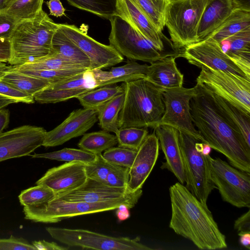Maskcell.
Listing matches in <instances>:
<instances>
[{
  "instance_id": "6da1fadb",
  "label": "cell",
  "mask_w": 250,
  "mask_h": 250,
  "mask_svg": "<svg viewBox=\"0 0 250 250\" xmlns=\"http://www.w3.org/2000/svg\"><path fill=\"white\" fill-rule=\"evenodd\" d=\"M190 101L192 122L205 143L223 154L232 166L250 173V146L238 127L218 105L211 91L197 83Z\"/></svg>"
},
{
  "instance_id": "7a4b0ae2",
  "label": "cell",
  "mask_w": 250,
  "mask_h": 250,
  "mask_svg": "<svg viewBox=\"0 0 250 250\" xmlns=\"http://www.w3.org/2000/svg\"><path fill=\"white\" fill-rule=\"evenodd\" d=\"M171 215L169 227L191 241L201 250L227 248L225 235L220 231L207 204L200 201L180 183L169 187Z\"/></svg>"
},
{
  "instance_id": "3957f363",
  "label": "cell",
  "mask_w": 250,
  "mask_h": 250,
  "mask_svg": "<svg viewBox=\"0 0 250 250\" xmlns=\"http://www.w3.org/2000/svg\"><path fill=\"white\" fill-rule=\"evenodd\" d=\"M125 100L118 118L119 128L158 125L164 111L163 90L146 79L123 83Z\"/></svg>"
},
{
  "instance_id": "277c9868",
  "label": "cell",
  "mask_w": 250,
  "mask_h": 250,
  "mask_svg": "<svg viewBox=\"0 0 250 250\" xmlns=\"http://www.w3.org/2000/svg\"><path fill=\"white\" fill-rule=\"evenodd\" d=\"M59 28V23L42 9L35 18L20 21L9 39L11 56L8 63L20 65L49 54L53 35Z\"/></svg>"
},
{
  "instance_id": "5b68a950",
  "label": "cell",
  "mask_w": 250,
  "mask_h": 250,
  "mask_svg": "<svg viewBox=\"0 0 250 250\" xmlns=\"http://www.w3.org/2000/svg\"><path fill=\"white\" fill-rule=\"evenodd\" d=\"M142 194L141 188L131 197L98 203L71 202L54 198L43 204L23 207L24 218L35 222L55 223L70 217L115 209L122 204L131 208Z\"/></svg>"
},
{
  "instance_id": "8992f818",
  "label": "cell",
  "mask_w": 250,
  "mask_h": 250,
  "mask_svg": "<svg viewBox=\"0 0 250 250\" xmlns=\"http://www.w3.org/2000/svg\"><path fill=\"white\" fill-rule=\"evenodd\" d=\"M109 20L111 26L109 45L123 56L149 63L167 57H180L178 53L157 46L119 16L115 15Z\"/></svg>"
},
{
  "instance_id": "52a82bcc",
  "label": "cell",
  "mask_w": 250,
  "mask_h": 250,
  "mask_svg": "<svg viewBox=\"0 0 250 250\" xmlns=\"http://www.w3.org/2000/svg\"><path fill=\"white\" fill-rule=\"evenodd\" d=\"M179 141L185 171V186L202 203L216 188L210 176L209 156L203 153L204 143L194 137L179 131Z\"/></svg>"
},
{
  "instance_id": "ba28073f",
  "label": "cell",
  "mask_w": 250,
  "mask_h": 250,
  "mask_svg": "<svg viewBox=\"0 0 250 250\" xmlns=\"http://www.w3.org/2000/svg\"><path fill=\"white\" fill-rule=\"evenodd\" d=\"M209 0H170L165 15L170 40L175 47L183 48L198 42L199 23Z\"/></svg>"
},
{
  "instance_id": "9c48e42d",
  "label": "cell",
  "mask_w": 250,
  "mask_h": 250,
  "mask_svg": "<svg viewBox=\"0 0 250 250\" xmlns=\"http://www.w3.org/2000/svg\"><path fill=\"white\" fill-rule=\"evenodd\" d=\"M210 178L222 200L239 208H250V173L209 155Z\"/></svg>"
},
{
  "instance_id": "30bf717a",
  "label": "cell",
  "mask_w": 250,
  "mask_h": 250,
  "mask_svg": "<svg viewBox=\"0 0 250 250\" xmlns=\"http://www.w3.org/2000/svg\"><path fill=\"white\" fill-rule=\"evenodd\" d=\"M54 239L69 247L101 250H151L140 243V238L115 237L83 229L47 227Z\"/></svg>"
},
{
  "instance_id": "8fae6325",
  "label": "cell",
  "mask_w": 250,
  "mask_h": 250,
  "mask_svg": "<svg viewBox=\"0 0 250 250\" xmlns=\"http://www.w3.org/2000/svg\"><path fill=\"white\" fill-rule=\"evenodd\" d=\"M196 83L250 115V80L229 72L205 68L201 69Z\"/></svg>"
},
{
  "instance_id": "7c38bea8",
  "label": "cell",
  "mask_w": 250,
  "mask_h": 250,
  "mask_svg": "<svg viewBox=\"0 0 250 250\" xmlns=\"http://www.w3.org/2000/svg\"><path fill=\"white\" fill-rule=\"evenodd\" d=\"M197 85L192 88L181 87L163 90L165 111L158 125L172 126L179 131L190 135L205 142L192 120L190 101L196 95Z\"/></svg>"
},
{
  "instance_id": "4fadbf2b",
  "label": "cell",
  "mask_w": 250,
  "mask_h": 250,
  "mask_svg": "<svg viewBox=\"0 0 250 250\" xmlns=\"http://www.w3.org/2000/svg\"><path fill=\"white\" fill-rule=\"evenodd\" d=\"M180 57L201 69L208 68L229 72L250 80L243 70L223 51L220 44L206 38L182 48Z\"/></svg>"
},
{
  "instance_id": "5bb4252c",
  "label": "cell",
  "mask_w": 250,
  "mask_h": 250,
  "mask_svg": "<svg viewBox=\"0 0 250 250\" xmlns=\"http://www.w3.org/2000/svg\"><path fill=\"white\" fill-rule=\"evenodd\" d=\"M59 25V29L89 58V70L110 67L124 61L123 56L112 46L98 42L74 25Z\"/></svg>"
},
{
  "instance_id": "9a60e30c",
  "label": "cell",
  "mask_w": 250,
  "mask_h": 250,
  "mask_svg": "<svg viewBox=\"0 0 250 250\" xmlns=\"http://www.w3.org/2000/svg\"><path fill=\"white\" fill-rule=\"evenodd\" d=\"M46 130L25 125L0 133V162L30 155L42 146Z\"/></svg>"
},
{
  "instance_id": "2e32d148",
  "label": "cell",
  "mask_w": 250,
  "mask_h": 250,
  "mask_svg": "<svg viewBox=\"0 0 250 250\" xmlns=\"http://www.w3.org/2000/svg\"><path fill=\"white\" fill-rule=\"evenodd\" d=\"M97 121V110L84 108L75 110L55 128L46 131L42 146L48 147L62 145L85 134Z\"/></svg>"
},
{
  "instance_id": "e0dca14e",
  "label": "cell",
  "mask_w": 250,
  "mask_h": 250,
  "mask_svg": "<svg viewBox=\"0 0 250 250\" xmlns=\"http://www.w3.org/2000/svg\"><path fill=\"white\" fill-rule=\"evenodd\" d=\"M116 15L160 48L181 55L182 48L175 47L170 40L159 31L132 0H118Z\"/></svg>"
},
{
  "instance_id": "ac0fdd59",
  "label": "cell",
  "mask_w": 250,
  "mask_h": 250,
  "mask_svg": "<svg viewBox=\"0 0 250 250\" xmlns=\"http://www.w3.org/2000/svg\"><path fill=\"white\" fill-rule=\"evenodd\" d=\"M96 88L93 73L87 69L65 81L50 85L36 94L34 98L40 103L54 104L77 98Z\"/></svg>"
},
{
  "instance_id": "d6986e66",
  "label": "cell",
  "mask_w": 250,
  "mask_h": 250,
  "mask_svg": "<svg viewBox=\"0 0 250 250\" xmlns=\"http://www.w3.org/2000/svg\"><path fill=\"white\" fill-rule=\"evenodd\" d=\"M85 165L84 163L73 161L53 167L36 184L48 187L56 196L73 190L81 186L87 178Z\"/></svg>"
},
{
  "instance_id": "ffe728a7",
  "label": "cell",
  "mask_w": 250,
  "mask_h": 250,
  "mask_svg": "<svg viewBox=\"0 0 250 250\" xmlns=\"http://www.w3.org/2000/svg\"><path fill=\"white\" fill-rule=\"evenodd\" d=\"M140 189L131 191L127 188L113 187L103 182L87 178L85 183L80 187L56 195L55 198L71 202L98 203L131 197Z\"/></svg>"
},
{
  "instance_id": "44dd1931",
  "label": "cell",
  "mask_w": 250,
  "mask_h": 250,
  "mask_svg": "<svg viewBox=\"0 0 250 250\" xmlns=\"http://www.w3.org/2000/svg\"><path fill=\"white\" fill-rule=\"evenodd\" d=\"M159 142L155 131L147 135L137 150L129 168L127 188L135 191L142 188L155 166L159 155Z\"/></svg>"
},
{
  "instance_id": "7402d4cb",
  "label": "cell",
  "mask_w": 250,
  "mask_h": 250,
  "mask_svg": "<svg viewBox=\"0 0 250 250\" xmlns=\"http://www.w3.org/2000/svg\"><path fill=\"white\" fill-rule=\"evenodd\" d=\"M164 155L165 162L162 169H167L176 177L178 182L185 183V171L183 156L179 141V131L165 125H158L154 128Z\"/></svg>"
},
{
  "instance_id": "603a6c76",
  "label": "cell",
  "mask_w": 250,
  "mask_h": 250,
  "mask_svg": "<svg viewBox=\"0 0 250 250\" xmlns=\"http://www.w3.org/2000/svg\"><path fill=\"white\" fill-rule=\"evenodd\" d=\"M175 59L169 57L150 63L145 79L163 90L181 87L184 75L178 69Z\"/></svg>"
},
{
  "instance_id": "cb8c5ba5",
  "label": "cell",
  "mask_w": 250,
  "mask_h": 250,
  "mask_svg": "<svg viewBox=\"0 0 250 250\" xmlns=\"http://www.w3.org/2000/svg\"><path fill=\"white\" fill-rule=\"evenodd\" d=\"M148 65L140 64L135 61L112 67L109 71L102 69L92 70L96 87L116 84L119 82H127L139 79L146 78Z\"/></svg>"
},
{
  "instance_id": "d4e9b609",
  "label": "cell",
  "mask_w": 250,
  "mask_h": 250,
  "mask_svg": "<svg viewBox=\"0 0 250 250\" xmlns=\"http://www.w3.org/2000/svg\"><path fill=\"white\" fill-rule=\"evenodd\" d=\"M232 10L231 0H209L199 23L197 32L199 42L205 39L219 27Z\"/></svg>"
},
{
  "instance_id": "484cf974",
  "label": "cell",
  "mask_w": 250,
  "mask_h": 250,
  "mask_svg": "<svg viewBox=\"0 0 250 250\" xmlns=\"http://www.w3.org/2000/svg\"><path fill=\"white\" fill-rule=\"evenodd\" d=\"M219 44L224 52L250 77V29L240 31Z\"/></svg>"
},
{
  "instance_id": "4316f807",
  "label": "cell",
  "mask_w": 250,
  "mask_h": 250,
  "mask_svg": "<svg viewBox=\"0 0 250 250\" xmlns=\"http://www.w3.org/2000/svg\"><path fill=\"white\" fill-rule=\"evenodd\" d=\"M51 53L57 54L65 59L89 69L90 62L89 58L59 28L53 35Z\"/></svg>"
},
{
  "instance_id": "83f0119b",
  "label": "cell",
  "mask_w": 250,
  "mask_h": 250,
  "mask_svg": "<svg viewBox=\"0 0 250 250\" xmlns=\"http://www.w3.org/2000/svg\"><path fill=\"white\" fill-rule=\"evenodd\" d=\"M248 29H250V11L233 9L224 22L205 39L211 38L220 43L227 38Z\"/></svg>"
},
{
  "instance_id": "f1b7e54d",
  "label": "cell",
  "mask_w": 250,
  "mask_h": 250,
  "mask_svg": "<svg viewBox=\"0 0 250 250\" xmlns=\"http://www.w3.org/2000/svg\"><path fill=\"white\" fill-rule=\"evenodd\" d=\"M124 92L123 83L96 88L76 98L84 108L98 110L108 101Z\"/></svg>"
},
{
  "instance_id": "f546056e",
  "label": "cell",
  "mask_w": 250,
  "mask_h": 250,
  "mask_svg": "<svg viewBox=\"0 0 250 250\" xmlns=\"http://www.w3.org/2000/svg\"><path fill=\"white\" fill-rule=\"evenodd\" d=\"M125 100V93L114 97L97 110L98 125L103 130L113 132L119 130L118 118Z\"/></svg>"
},
{
  "instance_id": "4dcf8cb0",
  "label": "cell",
  "mask_w": 250,
  "mask_h": 250,
  "mask_svg": "<svg viewBox=\"0 0 250 250\" xmlns=\"http://www.w3.org/2000/svg\"><path fill=\"white\" fill-rule=\"evenodd\" d=\"M211 92L218 105L229 119L238 127L247 144L250 146V115L246 113L221 96L212 91Z\"/></svg>"
},
{
  "instance_id": "1f68e13d",
  "label": "cell",
  "mask_w": 250,
  "mask_h": 250,
  "mask_svg": "<svg viewBox=\"0 0 250 250\" xmlns=\"http://www.w3.org/2000/svg\"><path fill=\"white\" fill-rule=\"evenodd\" d=\"M0 79L33 97L36 94L51 85L46 81L11 69L6 72Z\"/></svg>"
},
{
  "instance_id": "d6a6232c",
  "label": "cell",
  "mask_w": 250,
  "mask_h": 250,
  "mask_svg": "<svg viewBox=\"0 0 250 250\" xmlns=\"http://www.w3.org/2000/svg\"><path fill=\"white\" fill-rule=\"evenodd\" d=\"M118 144L116 135L102 130L84 134L78 146L80 149L95 155Z\"/></svg>"
},
{
  "instance_id": "836d02e7",
  "label": "cell",
  "mask_w": 250,
  "mask_h": 250,
  "mask_svg": "<svg viewBox=\"0 0 250 250\" xmlns=\"http://www.w3.org/2000/svg\"><path fill=\"white\" fill-rule=\"evenodd\" d=\"M14 66L19 68L33 70L87 69L53 53L23 64Z\"/></svg>"
},
{
  "instance_id": "e575fe53",
  "label": "cell",
  "mask_w": 250,
  "mask_h": 250,
  "mask_svg": "<svg viewBox=\"0 0 250 250\" xmlns=\"http://www.w3.org/2000/svg\"><path fill=\"white\" fill-rule=\"evenodd\" d=\"M160 32L165 27L166 10L170 0H132Z\"/></svg>"
},
{
  "instance_id": "d590c367",
  "label": "cell",
  "mask_w": 250,
  "mask_h": 250,
  "mask_svg": "<svg viewBox=\"0 0 250 250\" xmlns=\"http://www.w3.org/2000/svg\"><path fill=\"white\" fill-rule=\"evenodd\" d=\"M79 9L109 20L116 15L118 0H66Z\"/></svg>"
},
{
  "instance_id": "8d00e7d4",
  "label": "cell",
  "mask_w": 250,
  "mask_h": 250,
  "mask_svg": "<svg viewBox=\"0 0 250 250\" xmlns=\"http://www.w3.org/2000/svg\"><path fill=\"white\" fill-rule=\"evenodd\" d=\"M32 158H45L67 162L77 161L89 163L96 159V155L82 149L64 148L61 150L41 154L30 155Z\"/></svg>"
},
{
  "instance_id": "74e56055",
  "label": "cell",
  "mask_w": 250,
  "mask_h": 250,
  "mask_svg": "<svg viewBox=\"0 0 250 250\" xmlns=\"http://www.w3.org/2000/svg\"><path fill=\"white\" fill-rule=\"evenodd\" d=\"M11 69L46 81L52 85L69 79L88 69L33 70L21 69L12 66Z\"/></svg>"
},
{
  "instance_id": "f35d334b",
  "label": "cell",
  "mask_w": 250,
  "mask_h": 250,
  "mask_svg": "<svg viewBox=\"0 0 250 250\" xmlns=\"http://www.w3.org/2000/svg\"><path fill=\"white\" fill-rule=\"evenodd\" d=\"M54 192L44 185H37L22 190L19 196L23 207L34 206L47 203L55 197Z\"/></svg>"
},
{
  "instance_id": "ab89813d",
  "label": "cell",
  "mask_w": 250,
  "mask_h": 250,
  "mask_svg": "<svg viewBox=\"0 0 250 250\" xmlns=\"http://www.w3.org/2000/svg\"><path fill=\"white\" fill-rule=\"evenodd\" d=\"M119 146L138 150L148 135L147 127L120 128L115 134Z\"/></svg>"
},
{
  "instance_id": "60d3db41",
  "label": "cell",
  "mask_w": 250,
  "mask_h": 250,
  "mask_svg": "<svg viewBox=\"0 0 250 250\" xmlns=\"http://www.w3.org/2000/svg\"><path fill=\"white\" fill-rule=\"evenodd\" d=\"M44 0H15L4 10L20 21L35 18L42 9Z\"/></svg>"
},
{
  "instance_id": "b9f144b4",
  "label": "cell",
  "mask_w": 250,
  "mask_h": 250,
  "mask_svg": "<svg viewBox=\"0 0 250 250\" xmlns=\"http://www.w3.org/2000/svg\"><path fill=\"white\" fill-rule=\"evenodd\" d=\"M137 152L136 150L113 146L105 150L102 155L106 161L114 165L130 168Z\"/></svg>"
},
{
  "instance_id": "7bdbcfd3",
  "label": "cell",
  "mask_w": 250,
  "mask_h": 250,
  "mask_svg": "<svg viewBox=\"0 0 250 250\" xmlns=\"http://www.w3.org/2000/svg\"><path fill=\"white\" fill-rule=\"evenodd\" d=\"M113 165L103 157L102 153L96 154V159L94 161L85 164V170L87 177L104 183Z\"/></svg>"
},
{
  "instance_id": "ee69618b",
  "label": "cell",
  "mask_w": 250,
  "mask_h": 250,
  "mask_svg": "<svg viewBox=\"0 0 250 250\" xmlns=\"http://www.w3.org/2000/svg\"><path fill=\"white\" fill-rule=\"evenodd\" d=\"M129 168L113 165L108 173L104 184L111 187L127 188Z\"/></svg>"
},
{
  "instance_id": "f6af8a7d",
  "label": "cell",
  "mask_w": 250,
  "mask_h": 250,
  "mask_svg": "<svg viewBox=\"0 0 250 250\" xmlns=\"http://www.w3.org/2000/svg\"><path fill=\"white\" fill-rule=\"evenodd\" d=\"M0 94L13 98L18 101L26 104L35 102L34 97L19 90L13 85L0 79Z\"/></svg>"
},
{
  "instance_id": "bcb514c9",
  "label": "cell",
  "mask_w": 250,
  "mask_h": 250,
  "mask_svg": "<svg viewBox=\"0 0 250 250\" xmlns=\"http://www.w3.org/2000/svg\"><path fill=\"white\" fill-rule=\"evenodd\" d=\"M20 20L0 10V38L9 40Z\"/></svg>"
},
{
  "instance_id": "7dc6e473",
  "label": "cell",
  "mask_w": 250,
  "mask_h": 250,
  "mask_svg": "<svg viewBox=\"0 0 250 250\" xmlns=\"http://www.w3.org/2000/svg\"><path fill=\"white\" fill-rule=\"evenodd\" d=\"M35 250V247L23 238L11 235L8 238L0 239V250Z\"/></svg>"
},
{
  "instance_id": "c3c4849f",
  "label": "cell",
  "mask_w": 250,
  "mask_h": 250,
  "mask_svg": "<svg viewBox=\"0 0 250 250\" xmlns=\"http://www.w3.org/2000/svg\"><path fill=\"white\" fill-rule=\"evenodd\" d=\"M234 228L238 232H250V209L235 221Z\"/></svg>"
},
{
  "instance_id": "681fc988",
  "label": "cell",
  "mask_w": 250,
  "mask_h": 250,
  "mask_svg": "<svg viewBox=\"0 0 250 250\" xmlns=\"http://www.w3.org/2000/svg\"><path fill=\"white\" fill-rule=\"evenodd\" d=\"M32 244L38 250H66L68 247L61 246L56 243L49 242L44 240L34 241Z\"/></svg>"
},
{
  "instance_id": "f907efd6",
  "label": "cell",
  "mask_w": 250,
  "mask_h": 250,
  "mask_svg": "<svg viewBox=\"0 0 250 250\" xmlns=\"http://www.w3.org/2000/svg\"><path fill=\"white\" fill-rule=\"evenodd\" d=\"M11 44L9 40L0 38V62H9L11 59Z\"/></svg>"
},
{
  "instance_id": "816d5d0a",
  "label": "cell",
  "mask_w": 250,
  "mask_h": 250,
  "mask_svg": "<svg viewBox=\"0 0 250 250\" xmlns=\"http://www.w3.org/2000/svg\"><path fill=\"white\" fill-rule=\"evenodd\" d=\"M46 4L49 9L50 14L56 17L65 15V9L60 0H48Z\"/></svg>"
},
{
  "instance_id": "f5cc1de1",
  "label": "cell",
  "mask_w": 250,
  "mask_h": 250,
  "mask_svg": "<svg viewBox=\"0 0 250 250\" xmlns=\"http://www.w3.org/2000/svg\"><path fill=\"white\" fill-rule=\"evenodd\" d=\"M129 208L125 205L122 204L116 208V216L119 221H123L127 219L130 217Z\"/></svg>"
},
{
  "instance_id": "db71d44e",
  "label": "cell",
  "mask_w": 250,
  "mask_h": 250,
  "mask_svg": "<svg viewBox=\"0 0 250 250\" xmlns=\"http://www.w3.org/2000/svg\"><path fill=\"white\" fill-rule=\"evenodd\" d=\"M9 122V112L8 109L0 108V133L7 127Z\"/></svg>"
},
{
  "instance_id": "11a10c76",
  "label": "cell",
  "mask_w": 250,
  "mask_h": 250,
  "mask_svg": "<svg viewBox=\"0 0 250 250\" xmlns=\"http://www.w3.org/2000/svg\"><path fill=\"white\" fill-rule=\"evenodd\" d=\"M233 9L250 11V0H231Z\"/></svg>"
},
{
  "instance_id": "9f6ffc18",
  "label": "cell",
  "mask_w": 250,
  "mask_h": 250,
  "mask_svg": "<svg viewBox=\"0 0 250 250\" xmlns=\"http://www.w3.org/2000/svg\"><path fill=\"white\" fill-rule=\"evenodd\" d=\"M239 243L244 247L250 250V232H238Z\"/></svg>"
},
{
  "instance_id": "6f0895ef",
  "label": "cell",
  "mask_w": 250,
  "mask_h": 250,
  "mask_svg": "<svg viewBox=\"0 0 250 250\" xmlns=\"http://www.w3.org/2000/svg\"><path fill=\"white\" fill-rule=\"evenodd\" d=\"M18 103L13 98L0 94V108H3L9 104Z\"/></svg>"
},
{
  "instance_id": "680465c9",
  "label": "cell",
  "mask_w": 250,
  "mask_h": 250,
  "mask_svg": "<svg viewBox=\"0 0 250 250\" xmlns=\"http://www.w3.org/2000/svg\"><path fill=\"white\" fill-rule=\"evenodd\" d=\"M15 0H0V10H6Z\"/></svg>"
},
{
  "instance_id": "91938a15",
  "label": "cell",
  "mask_w": 250,
  "mask_h": 250,
  "mask_svg": "<svg viewBox=\"0 0 250 250\" xmlns=\"http://www.w3.org/2000/svg\"><path fill=\"white\" fill-rule=\"evenodd\" d=\"M12 66L7 65L4 62H0V78L6 72L10 70Z\"/></svg>"
}]
</instances>
